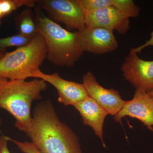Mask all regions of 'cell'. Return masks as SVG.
<instances>
[{
	"instance_id": "cell-1",
	"label": "cell",
	"mask_w": 153,
	"mask_h": 153,
	"mask_svg": "<svg viewBox=\"0 0 153 153\" xmlns=\"http://www.w3.org/2000/svg\"><path fill=\"white\" fill-rule=\"evenodd\" d=\"M26 134L41 153H82L79 139L60 120L50 100L36 105Z\"/></svg>"
},
{
	"instance_id": "cell-2",
	"label": "cell",
	"mask_w": 153,
	"mask_h": 153,
	"mask_svg": "<svg viewBox=\"0 0 153 153\" xmlns=\"http://www.w3.org/2000/svg\"><path fill=\"white\" fill-rule=\"evenodd\" d=\"M47 88V82L39 78L7 80L0 84V108L10 114L16 120V127L26 134L32 123V102L41 99V92Z\"/></svg>"
},
{
	"instance_id": "cell-3",
	"label": "cell",
	"mask_w": 153,
	"mask_h": 153,
	"mask_svg": "<svg viewBox=\"0 0 153 153\" xmlns=\"http://www.w3.org/2000/svg\"><path fill=\"white\" fill-rule=\"evenodd\" d=\"M35 18L38 33L43 36L47 47V59L55 66L71 67L81 58L77 31L71 32L47 17L36 8Z\"/></svg>"
},
{
	"instance_id": "cell-4",
	"label": "cell",
	"mask_w": 153,
	"mask_h": 153,
	"mask_svg": "<svg viewBox=\"0 0 153 153\" xmlns=\"http://www.w3.org/2000/svg\"><path fill=\"white\" fill-rule=\"evenodd\" d=\"M47 56L46 42L38 33L27 45L6 52L0 60V78L25 80L33 77Z\"/></svg>"
},
{
	"instance_id": "cell-5",
	"label": "cell",
	"mask_w": 153,
	"mask_h": 153,
	"mask_svg": "<svg viewBox=\"0 0 153 153\" xmlns=\"http://www.w3.org/2000/svg\"><path fill=\"white\" fill-rule=\"evenodd\" d=\"M36 3L50 19L65 25L68 31H79L85 27V11L79 0H38Z\"/></svg>"
},
{
	"instance_id": "cell-6",
	"label": "cell",
	"mask_w": 153,
	"mask_h": 153,
	"mask_svg": "<svg viewBox=\"0 0 153 153\" xmlns=\"http://www.w3.org/2000/svg\"><path fill=\"white\" fill-rule=\"evenodd\" d=\"M77 33L78 45L83 52L106 54L115 50L118 45L113 31L106 28L85 27Z\"/></svg>"
},
{
	"instance_id": "cell-7",
	"label": "cell",
	"mask_w": 153,
	"mask_h": 153,
	"mask_svg": "<svg viewBox=\"0 0 153 153\" xmlns=\"http://www.w3.org/2000/svg\"><path fill=\"white\" fill-rule=\"evenodd\" d=\"M121 70L126 80L136 89L147 92L153 90V60H143L137 54L129 53Z\"/></svg>"
},
{
	"instance_id": "cell-8",
	"label": "cell",
	"mask_w": 153,
	"mask_h": 153,
	"mask_svg": "<svg viewBox=\"0 0 153 153\" xmlns=\"http://www.w3.org/2000/svg\"><path fill=\"white\" fill-rule=\"evenodd\" d=\"M33 77L43 79L53 85L58 93V101L65 106H74L77 102L89 97L82 83L63 79L57 73L45 74L39 69L34 72Z\"/></svg>"
},
{
	"instance_id": "cell-9",
	"label": "cell",
	"mask_w": 153,
	"mask_h": 153,
	"mask_svg": "<svg viewBox=\"0 0 153 153\" xmlns=\"http://www.w3.org/2000/svg\"><path fill=\"white\" fill-rule=\"evenodd\" d=\"M83 85L88 95L108 113L115 116L123 108L126 101L114 89H108L100 85L92 72L88 71L82 76Z\"/></svg>"
},
{
	"instance_id": "cell-10",
	"label": "cell",
	"mask_w": 153,
	"mask_h": 153,
	"mask_svg": "<svg viewBox=\"0 0 153 153\" xmlns=\"http://www.w3.org/2000/svg\"><path fill=\"white\" fill-rule=\"evenodd\" d=\"M125 116L136 118L142 122L153 133V100L148 92L136 89L133 98L125 104L117 114L116 122L121 123Z\"/></svg>"
},
{
	"instance_id": "cell-11",
	"label": "cell",
	"mask_w": 153,
	"mask_h": 153,
	"mask_svg": "<svg viewBox=\"0 0 153 153\" xmlns=\"http://www.w3.org/2000/svg\"><path fill=\"white\" fill-rule=\"evenodd\" d=\"M85 27H100L124 34L130 28L129 18L112 7L85 12Z\"/></svg>"
},
{
	"instance_id": "cell-12",
	"label": "cell",
	"mask_w": 153,
	"mask_h": 153,
	"mask_svg": "<svg viewBox=\"0 0 153 153\" xmlns=\"http://www.w3.org/2000/svg\"><path fill=\"white\" fill-rule=\"evenodd\" d=\"M74 106L79 112L84 124L92 128L105 147L102 137L103 125L108 113L89 96L77 102Z\"/></svg>"
},
{
	"instance_id": "cell-13",
	"label": "cell",
	"mask_w": 153,
	"mask_h": 153,
	"mask_svg": "<svg viewBox=\"0 0 153 153\" xmlns=\"http://www.w3.org/2000/svg\"><path fill=\"white\" fill-rule=\"evenodd\" d=\"M16 26L19 34L27 37L33 38L38 33L36 18L30 10L27 8L16 18Z\"/></svg>"
},
{
	"instance_id": "cell-14",
	"label": "cell",
	"mask_w": 153,
	"mask_h": 153,
	"mask_svg": "<svg viewBox=\"0 0 153 153\" xmlns=\"http://www.w3.org/2000/svg\"><path fill=\"white\" fill-rule=\"evenodd\" d=\"M105 6L117 9L128 18L137 17L140 12V8L132 0H105Z\"/></svg>"
},
{
	"instance_id": "cell-15",
	"label": "cell",
	"mask_w": 153,
	"mask_h": 153,
	"mask_svg": "<svg viewBox=\"0 0 153 153\" xmlns=\"http://www.w3.org/2000/svg\"><path fill=\"white\" fill-rule=\"evenodd\" d=\"M36 4L35 0H0V21L21 7L30 8Z\"/></svg>"
},
{
	"instance_id": "cell-16",
	"label": "cell",
	"mask_w": 153,
	"mask_h": 153,
	"mask_svg": "<svg viewBox=\"0 0 153 153\" xmlns=\"http://www.w3.org/2000/svg\"><path fill=\"white\" fill-rule=\"evenodd\" d=\"M31 38H27L18 34L0 38V51H5L8 47H23L27 45L31 41Z\"/></svg>"
},
{
	"instance_id": "cell-17",
	"label": "cell",
	"mask_w": 153,
	"mask_h": 153,
	"mask_svg": "<svg viewBox=\"0 0 153 153\" xmlns=\"http://www.w3.org/2000/svg\"><path fill=\"white\" fill-rule=\"evenodd\" d=\"M8 141L14 143L18 149L22 152L24 153H41L32 142H21L13 139L10 137H8Z\"/></svg>"
},
{
	"instance_id": "cell-18",
	"label": "cell",
	"mask_w": 153,
	"mask_h": 153,
	"mask_svg": "<svg viewBox=\"0 0 153 153\" xmlns=\"http://www.w3.org/2000/svg\"><path fill=\"white\" fill-rule=\"evenodd\" d=\"M149 47H153V31L151 32L150 38L149 40L146 41L143 45L131 49L130 53L137 54V53H140L143 49Z\"/></svg>"
},
{
	"instance_id": "cell-19",
	"label": "cell",
	"mask_w": 153,
	"mask_h": 153,
	"mask_svg": "<svg viewBox=\"0 0 153 153\" xmlns=\"http://www.w3.org/2000/svg\"><path fill=\"white\" fill-rule=\"evenodd\" d=\"M7 137L5 135L0 136V153H11L8 147Z\"/></svg>"
},
{
	"instance_id": "cell-20",
	"label": "cell",
	"mask_w": 153,
	"mask_h": 153,
	"mask_svg": "<svg viewBox=\"0 0 153 153\" xmlns=\"http://www.w3.org/2000/svg\"><path fill=\"white\" fill-rule=\"evenodd\" d=\"M6 52H6V51H0V60L4 57V55L6 54Z\"/></svg>"
},
{
	"instance_id": "cell-21",
	"label": "cell",
	"mask_w": 153,
	"mask_h": 153,
	"mask_svg": "<svg viewBox=\"0 0 153 153\" xmlns=\"http://www.w3.org/2000/svg\"><path fill=\"white\" fill-rule=\"evenodd\" d=\"M148 93L149 94V95H150V96L151 97V98L153 100V90L149 91V92H148Z\"/></svg>"
},
{
	"instance_id": "cell-22",
	"label": "cell",
	"mask_w": 153,
	"mask_h": 153,
	"mask_svg": "<svg viewBox=\"0 0 153 153\" xmlns=\"http://www.w3.org/2000/svg\"><path fill=\"white\" fill-rule=\"evenodd\" d=\"M8 80L7 79H2V78H0V84L1 83H2V82H5V81Z\"/></svg>"
},
{
	"instance_id": "cell-23",
	"label": "cell",
	"mask_w": 153,
	"mask_h": 153,
	"mask_svg": "<svg viewBox=\"0 0 153 153\" xmlns=\"http://www.w3.org/2000/svg\"><path fill=\"white\" fill-rule=\"evenodd\" d=\"M1 118H0V126H1Z\"/></svg>"
},
{
	"instance_id": "cell-24",
	"label": "cell",
	"mask_w": 153,
	"mask_h": 153,
	"mask_svg": "<svg viewBox=\"0 0 153 153\" xmlns=\"http://www.w3.org/2000/svg\"><path fill=\"white\" fill-rule=\"evenodd\" d=\"M1 24H2L1 21H0V26H1Z\"/></svg>"
},
{
	"instance_id": "cell-25",
	"label": "cell",
	"mask_w": 153,
	"mask_h": 153,
	"mask_svg": "<svg viewBox=\"0 0 153 153\" xmlns=\"http://www.w3.org/2000/svg\"></svg>"
}]
</instances>
